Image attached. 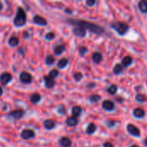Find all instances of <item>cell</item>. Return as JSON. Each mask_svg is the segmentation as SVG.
I'll list each match as a JSON object with an SVG mask.
<instances>
[{"instance_id":"6da1fadb","label":"cell","mask_w":147,"mask_h":147,"mask_svg":"<svg viewBox=\"0 0 147 147\" xmlns=\"http://www.w3.org/2000/svg\"><path fill=\"white\" fill-rule=\"evenodd\" d=\"M67 22L71 24V25H75L76 27H81L84 29H88L92 33H95L96 34H102L104 32V28L101 26H98L95 23L92 22H89L86 21H82V20H71V19H68Z\"/></svg>"},{"instance_id":"7a4b0ae2","label":"cell","mask_w":147,"mask_h":147,"mask_svg":"<svg viewBox=\"0 0 147 147\" xmlns=\"http://www.w3.org/2000/svg\"><path fill=\"white\" fill-rule=\"evenodd\" d=\"M26 23V13L22 7L17 9L16 16L14 19V24L16 27H22Z\"/></svg>"},{"instance_id":"3957f363","label":"cell","mask_w":147,"mask_h":147,"mask_svg":"<svg viewBox=\"0 0 147 147\" xmlns=\"http://www.w3.org/2000/svg\"><path fill=\"white\" fill-rule=\"evenodd\" d=\"M111 28H114L120 35H124L128 30V25L121 22H115L111 23Z\"/></svg>"},{"instance_id":"277c9868","label":"cell","mask_w":147,"mask_h":147,"mask_svg":"<svg viewBox=\"0 0 147 147\" xmlns=\"http://www.w3.org/2000/svg\"><path fill=\"white\" fill-rule=\"evenodd\" d=\"M25 112L22 109H16L9 113L8 117H10L12 120H18L21 119L24 115Z\"/></svg>"},{"instance_id":"5b68a950","label":"cell","mask_w":147,"mask_h":147,"mask_svg":"<svg viewBox=\"0 0 147 147\" xmlns=\"http://www.w3.org/2000/svg\"><path fill=\"white\" fill-rule=\"evenodd\" d=\"M19 79L22 84H30L32 82V76L30 73L27 71H22L20 74Z\"/></svg>"},{"instance_id":"8992f818","label":"cell","mask_w":147,"mask_h":147,"mask_svg":"<svg viewBox=\"0 0 147 147\" xmlns=\"http://www.w3.org/2000/svg\"><path fill=\"white\" fill-rule=\"evenodd\" d=\"M35 136V133L32 129H24L21 133V138L23 140H30Z\"/></svg>"},{"instance_id":"52a82bcc","label":"cell","mask_w":147,"mask_h":147,"mask_svg":"<svg viewBox=\"0 0 147 147\" xmlns=\"http://www.w3.org/2000/svg\"><path fill=\"white\" fill-rule=\"evenodd\" d=\"M127 129L128 133L130 134H132L133 136H134V137H140V131L136 126H134L133 124H128L127 127Z\"/></svg>"},{"instance_id":"ba28073f","label":"cell","mask_w":147,"mask_h":147,"mask_svg":"<svg viewBox=\"0 0 147 147\" xmlns=\"http://www.w3.org/2000/svg\"><path fill=\"white\" fill-rule=\"evenodd\" d=\"M12 80V76L9 72H3L0 75V82L3 85L8 84Z\"/></svg>"},{"instance_id":"9c48e42d","label":"cell","mask_w":147,"mask_h":147,"mask_svg":"<svg viewBox=\"0 0 147 147\" xmlns=\"http://www.w3.org/2000/svg\"><path fill=\"white\" fill-rule=\"evenodd\" d=\"M33 22H34V23H35L37 25H40V26H46L47 24V20L44 17H42L40 16H38V15H36V16H34Z\"/></svg>"},{"instance_id":"30bf717a","label":"cell","mask_w":147,"mask_h":147,"mask_svg":"<svg viewBox=\"0 0 147 147\" xmlns=\"http://www.w3.org/2000/svg\"><path fill=\"white\" fill-rule=\"evenodd\" d=\"M102 109L106 111H112L115 109V103L110 100H106L102 102Z\"/></svg>"},{"instance_id":"8fae6325","label":"cell","mask_w":147,"mask_h":147,"mask_svg":"<svg viewBox=\"0 0 147 147\" xmlns=\"http://www.w3.org/2000/svg\"><path fill=\"white\" fill-rule=\"evenodd\" d=\"M44 82H45V86L47 88V89H52L54 87L55 85V82L54 80L50 78L49 76H45L44 77Z\"/></svg>"},{"instance_id":"7c38bea8","label":"cell","mask_w":147,"mask_h":147,"mask_svg":"<svg viewBox=\"0 0 147 147\" xmlns=\"http://www.w3.org/2000/svg\"><path fill=\"white\" fill-rule=\"evenodd\" d=\"M73 34L78 37H84L86 35V30L81 27H75L73 28Z\"/></svg>"},{"instance_id":"4fadbf2b","label":"cell","mask_w":147,"mask_h":147,"mask_svg":"<svg viewBox=\"0 0 147 147\" xmlns=\"http://www.w3.org/2000/svg\"><path fill=\"white\" fill-rule=\"evenodd\" d=\"M59 145L62 147H71V140L67 137H63L59 140Z\"/></svg>"},{"instance_id":"5bb4252c","label":"cell","mask_w":147,"mask_h":147,"mask_svg":"<svg viewBox=\"0 0 147 147\" xmlns=\"http://www.w3.org/2000/svg\"><path fill=\"white\" fill-rule=\"evenodd\" d=\"M78 119H77L76 117H73V116L68 117V118L66 119V121H65L66 125L69 126V127H75V126L78 125Z\"/></svg>"},{"instance_id":"9a60e30c","label":"cell","mask_w":147,"mask_h":147,"mask_svg":"<svg viewBox=\"0 0 147 147\" xmlns=\"http://www.w3.org/2000/svg\"><path fill=\"white\" fill-rule=\"evenodd\" d=\"M133 114H134V115L135 118H143L146 113H145L144 109H142L140 108H138V109H135L134 110V113Z\"/></svg>"},{"instance_id":"2e32d148","label":"cell","mask_w":147,"mask_h":147,"mask_svg":"<svg viewBox=\"0 0 147 147\" xmlns=\"http://www.w3.org/2000/svg\"><path fill=\"white\" fill-rule=\"evenodd\" d=\"M65 47L64 45H58V46H56V47L53 48V52H54V53H55L56 55H60V54H62V53L65 52Z\"/></svg>"},{"instance_id":"e0dca14e","label":"cell","mask_w":147,"mask_h":147,"mask_svg":"<svg viewBox=\"0 0 147 147\" xmlns=\"http://www.w3.org/2000/svg\"><path fill=\"white\" fill-rule=\"evenodd\" d=\"M71 113H72V116L73 117H78L81 113H82V109L80 106H74L71 109Z\"/></svg>"},{"instance_id":"ac0fdd59","label":"cell","mask_w":147,"mask_h":147,"mask_svg":"<svg viewBox=\"0 0 147 147\" xmlns=\"http://www.w3.org/2000/svg\"><path fill=\"white\" fill-rule=\"evenodd\" d=\"M41 99V96L40 94L38 93H34L31 96H30V102L33 103V104H36L38 103Z\"/></svg>"},{"instance_id":"d6986e66","label":"cell","mask_w":147,"mask_h":147,"mask_svg":"<svg viewBox=\"0 0 147 147\" xmlns=\"http://www.w3.org/2000/svg\"><path fill=\"white\" fill-rule=\"evenodd\" d=\"M92 59H93V61H94L95 63L98 64V63H100V62L102 61V54H101L100 53L96 52V53H94L92 54Z\"/></svg>"},{"instance_id":"ffe728a7","label":"cell","mask_w":147,"mask_h":147,"mask_svg":"<svg viewBox=\"0 0 147 147\" xmlns=\"http://www.w3.org/2000/svg\"><path fill=\"white\" fill-rule=\"evenodd\" d=\"M43 125H44L45 128L47 129V130H51V129H53L55 127V124H54V122L52 120H47V121H45L44 123H43Z\"/></svg>"},{"instance_id":"44dd1931","label":"cell","mask_w":147,"mask_h":147,"mask_svg":"<svg viewBox=\"0 0 147 147\" xmlns=\"http://www.w3.org/2000/svg\"><path fill=\"white\" fill-rule=\"evenodd\" d=\"M67 65H68V59H65V58H63V59H61L59 60V62H58V64H57V66H58V68H59V69H63V68H65Z\"/></svg>"},{"instance_id":"7402d4cb","label":"cell","mask_w":147,"mask_h":147,"mask_svg":"<svg viewBox=\"0 0 147 147\" xmlns=\"http://www.w3.org/2000/svg\"><path fill=\"white\" fill-rule=\"evenodd\" d=\"M96 126L94 123H90L86 128V133L88 134H92L96 132Z\"/></svg>"},{"instance_id":"603a6c76","label":"cell","mask_w":147,"mask_h":147,"mask_svg":"<svg viewBox=\"0 0 147 147\" xmlns=\"http://www.w3.org/2000/svg\"><path fill=\"white\" fill-rule=\"evenodd\" d=\"M139 9L142 13H147V1H140L139 3Z\"/></svg>"},{"instance_id":"cb8c5ba5","label":"cell","mask_w":147,"mask_h":147,"mask_svg":"<svg viewBox=\"0 0 147 147\" xmlns=\"http://www.w3.org/2000/svg\"><path fill=\"white\" fill-rule=\"evenodd\" d=\"M121 62H122V65L124 66H129L133 63V59L130 56H126V57H124L122 59V61Z\"/></svg>"},{"instance_id":"d4e9b609","label":"cell","mask_w":147,"mask_h":147,"mask_svg":"<svg viewBox=\"0 0 147 147\" xmlns=\"http://www.w3.org/2000/svg\"><path fill=\"white\" fill-rule=\"evenodd\" d=\"M18 44H19V40H18L17 37L12 36V37L9 38V45L10 47H16Z\"/></svg>"},{"instance_id":"484cf974","label":"cell","mask_w":147,"mask_h":147,"mask_svg":"<svg viewBox=\"0 0 147 147\" xmlns=\"http://www.w3.org/2000/svg\"><path fill=\"white\" fill-rule=\"evenodd\" d=\"M117 90H118V87H117V85H115V84H112V85H110V86L107 89V91H108L110 95H115V94L117 92Z\"/></svg>"},{"instance_id":"4316f807","label":"cell","mask_w":147,"mask_h":147,"mask_svg":"<svg viewBox=\"0 0 147 147\" xmlns=\"http://www.w3.org/2000/svg\"><path fill=\"white\" fill-rule=\"evenodd\" d=\"M122 71H123V66H122V65L117 64V65H115V66L114 67V73H115V75L120 74L121 72H122Z\"/></svg>"},{"instance_id":"83f0119b","label":"cell","mask_w":147,"mask_h":147,"mask_svg":"<svg viewBox=\"0 0 147 147\" xmlns=\"http://www.w3.org/2000/svg\"><path fill=\"white\" fill-rule=\"evenodd\" d=\"M54 62H55V59L53 55H48L46 58V64L47 65H52Z\"/></svg>"},{"instance_id":"f1b7e54d","label":"cell","mask_w":147,"mask_h":147,"mask_svg":"<svg viewBox=\"0 0 147 147\" xmlns=\"http://www.w3.org/2000/svg\"><path fill=\"white\" fill-rule=\"evenodd\" d=\"M100 99H101L100 96H98V95H92V96H90L89 100H90V102H99Z\"/></svg>"},{"instance_id":"f546056e","label":"cell","mask_w":147,"mask_h":147,"mask_svg":"<svg viewBox=\"0 0 147 147\" xmlns=\"http://www.w3.org/2000/svg\"><path fill=\"white\" fill-rule=\"evenodd\" d=\"M135 98H136V101L139 102H144L146 101V96L144 95H142V94H138Z\"/></svg>"},{"instance_id":"4dcf8cb0","label":"cell","mask_w":147,"mask_h":147,"mask_svg":"<svg viewBox=\"0 0 147 147\" xmlns=\"http://www.w3.org/2000/svg\"><path fill=\"white\" fill-rule=\"evenodd\" d=\"M58 75H59V71H58L57 70H52V71L49 72V75H48V76L53 79V78H57V77H58Z\"/></svg>"},{"instance_id":"1f68e13d","label":"cell","mask_w":147,"mask_h":147,"mask_svg":"<svg viewBox=\"0 0 147 147\" xmlns=\"http://www.w3.org/2000/svg\"><path fill=\"white\" fill-rule=\"evenodd\" d=\"M54 37H55V34H54V33H53V32H49V33H47V34L45 35V38H46V40H52L53 39H54Z\"/></svg>"},{"instance_id":"d6a6232c","label":"cell","mask_w":147,"mask_h":147,"mask_svg":"<svg viewBox=\"0 0 147 147\" xmlns=\"http://www.w3.org/2000/svg\"><path fill=\"white\" fill-rule=\"evenodd\" d=\"M83 78V74L81 72H76L74 74V79L77 81V82H79L81 81V79Z\"/></svg>"},{"instance_id":"836d02e7","label":"cell","mask_w":147,"mask_h":147,"mask_svg":"<svg viewBox=\"0 0 147 147\" xmlns=\"http://www.w3.org/2000/svg\"><path fill=\"white\" fill-rule=\"evenodd\" d=\"M58 113L60 115H65L66 111H65V108L64 105H60L58 107Z\"/></svg>"},{"instance_id":"e575fe53","label":"cell","mask_w":147,"mask_h":147,"mask_svg":"<svg viewBox=\"0 0 147 147\" xmlns=\"http://www.w3.org/2000/svg\"><path fill=\"white\" fill-rule=\"evenodd\" d=\"M87 51H88V49H87V47H81L80 48H79V53H80V55H84V54H85V53H87Z\"/></svg>"},{"instance_id":"d590c367","label":"cell","mask_w":147,"mask_h":147,"mask_svg":"<svg viewBox=\"0 0 147 147\" xmlns=\"http://www.w3.org/2000/svg\"><path fill=\"white\" fill-rule=\"evenodd\" d=\"M95 3H96V1L95 0H87L86 1V4L89 5V6H93Z\"/></svg>"},{"instance_id":"8d00e7d4","label":"cell","mask_w":147,"mask_h":147,"mask_svg":"<svg viewBox=\"0 0 147 147\" xmlns=\"http://www.w3.org/2000/svg\"><path fill=\"white\" fill-rule=\"evenodd\" d=\"M103 147H115L113 144H111L110 142H105L103 144Z\"/></svg>"},{"instance_id":"74e56055","label":"cell","mask_w":147,"mask_h":147,"mask_svg":"<svg viewBox=\"0 0 147 147\" xmlns=\"http://www.w3.org/2000/svg\"><path fill=\"white\" fill-rule=\"evenodd\" d=\"M3 95V89H2V87L0 86V96Z\"/></svg>"},{"instance_id":"f35d334b","label":"cell","mask_w":147,"mask_h":147,"mask_svg":"<svg viewBox=\"0 0 147 147\" xmlns=\"http://www.w3.org/2000/svg\"><path fill=\"white\" fill-rule=\"evenodd\" d=\"M3 9V3H2V2L0 1V10Z\"/></svg>"},{"instance_id":"ab89813d","label":"cell","mask_w":147,"mask_h":147,"mask_svg":"<svg viewBox=\"0 0 147 147\" xmlns=\"http://www.w3.org/2000/svg\"><path fill=\"white\" fill-rule=\"evenodd\" d=\"M145 145L147 146V138L146 139V140H145Z\"/></svg>"},{"instance_id":"60d3db41","label":"cell","mask_w":147,"mask_h":147,"mask_svg":"<svg viewBox=\"0 0 147 147\" xmlns=\"http://www.w3.org/2000/svg\"><path fill=\"white\" fill-rule=\"evenodd\" d=\"M132 147H139V146H133Z\"/></svg>"}]
</instances>
